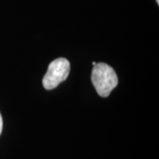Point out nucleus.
<instances>
[{"label": "nucleus", "mask_w": 159, "mask_h": 159, "mask_svg": "<svg viewBox=\"0 0 159 159\" xmlns=\"http://www.w3.org/2000/svg\"><path fill=\"white\" fill-rule=\"evenodd\" d=\"M157 5H159V0H157Z\"/></svg>", "instance_id": "20e7f679"}, {"label": "nucleus", "mask_w": 159, "mask_h": 159, "mask_svg": "<svg viewBox=\"0 0 159 159\" xmlns=\"http://www.w3.org/2000/svg\"><path fill=\"white\" fill-rule=\"evenodd\" d=\"M91 80L97 94L102 97H109L119 82L114 69L105 63H98L94 66Z\"/></svg>", "instance_id": "f257e3e1"}, {"label": "nucleus", "mask_w": 159, "mask_h": 159, "mask_svg": "<svg viewBox=\"0 0 159 159\" xmlns=\"http://www.w3.org/2000/svg\"><path fill=\"white\" fill-rule=\"evenodd\" d=\"M2 130H3V119H2V116L0 113V135H1Z\"/></svg>", "instance_id": "7ed1b4c3"}, {"label": "nucleus", "mask_w": 159, "mask_h": 159, "mask_svg": "<svg viewBox=\"0 0 159 159\" xmlns=\"http://www.w3.org/2000/svg\"><path fill=\"white\" fill-rule=\"evenodd\" d=\"M70 73V63L64 57H59L49 65L47 73L43 79V85L47 90L57 88L66 80Z\"/></svg>", "instance_id": "f03ea898"}]
</instances>
